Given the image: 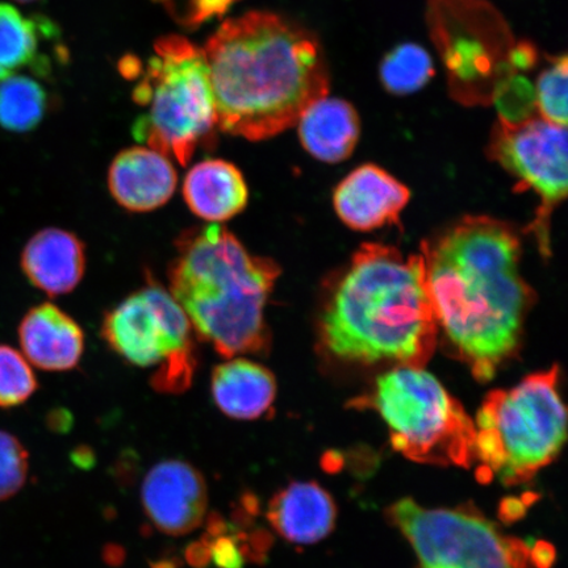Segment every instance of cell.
Here are the masks:
<instances>
[{
	"mask_svg": "<svg viewBox=\"0 0 568 568\" xmlns=\"http://www.w3.org/2000/svg\"><path fill=\"white\" fill-rule=\"evenodd\" d=\"M422 254L439 328L475 379L491 381L520 346L536 300L520 272V239L500 220L467 216Z\"/></svg>",
	"mask_w": 568,
	"mask_h": 568,
	"instance_id": "obj_1",
	"label": "cell"
},
{
	"mask_svg": "<svg viewBox=\"0 0 568 568\" xmlns=\"http://www.w3.org/2000/svg\"><path fill=\"white\" fill-rule=\"evenodd\" d=\"M203 51L217 126L232 136H278L331 89L316 34L278 13L251 11L225 20Z\"/></svg>",
	"mask_w": 568,
	"mask_h": 568,
	"instance_id": "obj_2",
	"label": "cell"
},
{
	"mask_svg": "<svg viewBox=\"0 0 568 568\" xmlns=\"http://www.w3.org/2000/svg\"><path fill=\"white\" fill-rule=\"evenodd\" d=\"M438 320L423 254L365 244L320 316L324 349L355 364L424 367L436 351Z\"/></svg>",
	"mask_w": 568,
	"mask_h": 568,
	"instance_id": "obj_3",
	"label": "cell"
},
{
	"mask_svg": "<svg viewBox=\"0 0 568 568\" xmlns=\"http://www.w3.org/2000/svg\"><path fill=\"white\" fill-rule=\"evenodd\" d=\"M169 291L195 336L225 359L264 355L272 336L265 308L281 268L247 251L219 224L193 226L175 240Z\"/></svg>",
	"mask_w": 568,
	"mask_h": 568,
	"instance_id": "obj_4",
	"label": "cell"
},
{
	"mask_svg": "<svg viewBox=\"0 0 568 568\" xmlns=\"http://www.w3.org/2000/svg\"><path fill=\"white\" fill-rule=\"evenodd\" d=\"M559 367L486 396L475 422V464L483 480L525 485L558 457L567 437Z\"/></svg>",
	"mask_w": 568,
	"mask_h": 568,
	"instance_id": "obj_5",
	"label": "cell"
},
{
	"mask_svg": "<svg viewBox=\"0 0 568 568\" xmlns=\"http://www.w3.org/2000/svg\"><path fill=\"white\" fill-rule=\"evenodd\" d=\"M133 99L148 112L136 119L134 139L186 166L197 148L210 146L217 126L215 99L203 49L170 34L154 54Z\"/></svg>",
	"mask_w": 568,
	"mask_h": 568,
	"instance_id": "obj_6",
	"label": "cell"
},
{
	"mask_svg": "<svg viewBox=\"0 0 568 568\" xmlns=\"http://www.w3.org/2000/svg\"><path fill=\"white\" fill-rule=\"evenodd\" d=\"M354 406L378 412L394 449L417 464H475L477 429L471 417L424 367L400 366L381 375L372 393Z\"/></svg>",
	"mask_w": 568,
	"mask_h": 568,
	"instance_id": "obj_7",
	"label": "cell"
},
{
	"mask_svg": "<svg viewBox=\"0 0 568 568\" xmlns=\"http://www.w3.org/2000/svg\"><path fill=\"white\" fill-rule=\"evenodd\" d=\"M102 337L128 364L158 368L151 382L159 393L182 394L191 387L197 367L193 326L151 273L144 286L106 312Z\"/></svg>",
	"mask_w": 568,
	"mask_h": 568,
	"instance_id": "obj_8",
	"label": "cell"
},
{
	"mask_svg": "<svg viewBox=\"0 0 568 568\" xmlns=\"http://www.w3.org/2000/svg\"><path fill=\"white\" fill-rule=\"evenodd\" d=\"M388 516L414 548L420 568H536L531 546L504 535L474 507L429 509L404 499Z\"/></svg>",
	"mask_w": 568,
	"mask_h": 568,
	"instance_id": "obj_9",
	"label": "cell"
},
{
	"mask_svg": "<svg viewBox=\"0 0 568 568\" xmlns=\"http://www.w3.org/2000/svg\"><path fill=\"white\" fill-rule=\"evenodd\" d=\"M488 154L516 178L517 189L535 191L541 201L528 230L535 234L539 251L549 257L551 213L567 194L566 126L541 118L515 124L499 119Z\"/></svg>",
	"mask_w": 568,
	"mask_h": 568,
	"instance_id": "obj_10",
	"label": "cell"
},
{
	"mask_svg": "<svg viewBox=\"0 0 568 568\" xmlns=\"http://www.w3.org/2000/svg\"><path fill=\"white\" fill-rule=\"evenodd\" d=\"M141 500L155 528L169 536H184L204 520L207 486L194 466L183 460H165L146 475Z\"/></svg>",
	"mask_w": 568,
	"mask_h": 568,
	"instance_id": "obj_11",
	"label": "cell"
},
{
	"mask_svg": "<svg viewBox=\"0 0 568 568\" xmlns=\"http://www.w3.org/2000/svg\"><path fill=\"white\" fill-rule=\"evenodd\" d=\"M409 197V190L395 176L367 163L338 184L333 201L337 215L347 226L373 231L383 225H399L400 213Z\"/></svg>",
	"mask_w": 568,
	"mask_h": 568,
	"instance_id": "obj_12",
	"label": "cell"
},
{
	"mask_svg": "<svg viewBox=\"0 0 568 568\" xmlns=\"http://www.w3.org/2000/svg\"><path fill=\"white\" fill-rule=\"evenodd\" d=\"M106 184L120 207L130 212H152L173 197L178 175L172 161L154 149H124L112 161Z\"/></svg>",
	"mask_w": 568,
	"mask_h": 568,
	"instance_id": "obj_13",
	"label": "cell"
},
{
	"mask_svg": "<svg viewBox=\"0 0 568 568\" xmlns=\"http://www.w3.org/2000/svg\"><path fill=\"white\" fill-rule=\"evenodd\" d=\"M19 343L27 361L45 372L73 371L84 352L80 324L52 303L27 312L19 326Z\"/></svg>",
	"mask_w": 568,
	"mask_h": 568,
	"instance_id": "obj_14",
	"label": "cell"
},
{
	"mask_svg": "<svg viewBox=\"0 0 568 568\" xmlns=\"http://www.w3.org/2000/svg\"><path fill=\"white\" fill-rule=\"evenodd\" d=\"M21 268L36 288L51 297L70 294L87 272V248L74 233L47 229L21 253Z\"/></svg>",
	"mask_w": 568,
	"mask_h": 568,
	"instance_id": "obj_15",
	"label": "cell"
},
{
	"mask_svg": "<svg viewBox=\"0 0 568 568\" xmlns=\"http://www.w3.org/2000/svg\"><path fill=\"white\" fill-rule=\"evenodd\" d=\"M336 504L314 481H295L268 503L267 520L281 537L297 545H312L335 529Z\"/></svg>",
	"mask_w": 568,
	"mask_h": 568,
	"instance_id": "obj_16",
	"label": "cell"
},
{
	"mask_svg": "<svg viewBox=\"0 0 568 568\" xmlns=\"http://www.w3.org/2000/svg\"><path fill=\"white\" fill-rule=\"evenodd\" d=\"M213 402L224 415L240 422H253L273 410L276 381L272 372L243 357L226 359L213 368Z\"/></svg>",
	"mask_w": 568,
	"mask_h": 568,
	"instance_id": "obj_17",
	"label": "cell"
},
{
	"mask_svg": "<svg viewBox=\"0 0 568 568\" xmlns=\"http://www.w3.org/2000/svg\"><path fill=\"white\" fill-rule=\"evenodd\" d=\"M183 199L199 219L223 223L246 209L248 189L241 170L224 160H205L190 169L183 181Z\"/></svg>",
	"mask_w": 568,
	"mask_h": 568,
	"instance_id": "obj_18",
	"label": "cell"
},
{
	"mask_svg": "<svg viewBox=\"0 0 568 568\" xmlns=\"http://www.w3.org/2000/svg\"><path fill=\"white\" fill-rule=\"evenodd\" d=\"M296 125L305 151L328 163L349 159L361 134V120L354 105L328 95L308 105Z\"/></svg>",
	"mask_w": 568,
	"mask_h": 568,
	"instance_id": "obj_19",
	"label": "cell"
},
{
	"mask_svg": "<svg viewBox=\"0 0 568 568\" xmlns=\"http://www.w3.org/2000/svg\"><path fill=\"white\" fill-rule=\"evenodd\" d=\"M52 31L51 21L27 18L16 6L0 3V81L23 68L45 71L39 61L40 39Z\"/></svg>",
	"mask_w": 568,
	"mask_h": 568,
	"instance_id": "obj_20",
	"label": "cell"
},
{
	"mask_svg": "<svg viewBox=\"0 0 568 568\" xmlns=\"http://www.w3.org/2000/svg\"><path fill=\"white\" fill-rule=\"evenodd\" d=\"M47 106V91L33 78L13 74L0 81V126L3 130L33 131L44 119Z\"/></svg>",
	"mask_w": 568,
	"mask_h": 568,
	"instance_id": "obj_21",
	"label": "cell"
},
{
	"mask_svg": "<svg viewBox=\"0 0 568 568\" xmlns=\"http://www.w3.org/2000/svg\"><path fill=\"white\" fill-rule=\"evenodd\" d=\"M435 74V63L429 52L416 42H404L390 49L379 67L382 87L397 97L415 94Z\"/></svg>",
	"mask_w": 568,
	"mask_h": 568,
	"instance_id": "obj_22",
	"label": "cell"
},
{
	"mask_svg": "<svg viewBox=\"0 0 568 568\" xmlns=\"http://www.w3.org/2000/svg\"><path fill=\"white\" fill-rule=\"evenodd\" d=\"M30 362L9 345H0V408L24 404L38 389Z\"/></svg>",
	"mask_w": 568,
	"mask_h": 568,
	"instance_id": "obj_23",
	"label": "cell"
},
{
	"mask_svg": "<svg viewBox=\"0 0 568 568\" xmlns=\"http://www.w3.org/2000/svg\"><path fill=\"white\" fill-rule=\"evenodd\" d=\"M550 60L536 84L537 111L546 122L567 126V54Z\"/></svg>",
	"mask_w": 568,
	"mask_h": 568,
	"instance_id": "obj_24",
	"label": "cell"
},
{
	"mask_svg": "<svg viewBox=\"0 0 568 568\" xmlns=\"http://www.w3.org/2000/svg\"><path fill=\"white\" fill-rule=\"evenodd\" d=\"M493 102L500 112V120L507 123H521L535 118L537 109L536 92L530 83L520 74H514L500 83L495 91Z\"/></svg>",
	"mask_w": 568,
	"mask_h": 568,
	"instance_id": "obj_25",
	"label": "cell"
},
{
	"mask_svg": "<svg viewBox=\"0 0 568 568\" xmlns=\"http://www.w3.org/2000/svg\"><path fill=\"white\" fill-rule=\"evenodd\" d=\"M28 477V452L10 433L0 430V501L17 495Z\"/></svg>",
	"mask_w": 568,
	"mask_h": 568,
	"instance_id": "obj_26",
	"label": "cell"
},
{
	"mask_svg": "<svg viewBox=\"0 0 568 568\" xmlns=\"http://www.w3.org/2000/svg\"><path fill=\"white\" fill-rule=\"evenodd\" d=\"M537 49L530 42H517L509 53V65L516 74L518 71H527L536 65Z\"/></svg>",
	"mask_w": 568,
	"mask_h": 568,
	"instance_id": "obj_27",
	"label": "cell"
},
{
	"mask_svg": "<svg viewBox=\"0 0 568 568\" xmlns=\"http://www.w3.org/2000/svg\"><path fill=\"white\" fill-rule=\"evenodd\" d=\"M19 3H32L36 2V0H17Z\"/></svg>",
	"mask_w": 568,
	"mask_h": 568,
	"instance_id": "obj_28",
	"label": "cell"
}]
</instances>
